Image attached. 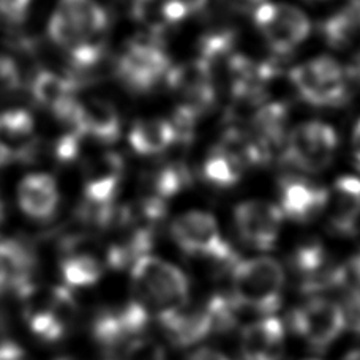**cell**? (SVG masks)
I'll use <instances>...</instances> for the list:
<instances>
[{
    "label": "cell",
    "instance_id": "484cf974",
    "mask_svg": "<svg viewBox=\"0 0 360 360\" xmlns=\"http://www.w3.org/2000/svg\"><path fill=\"white\" fill-rule=\"evenodd\" d=\"M204 308L209 314L212 332L224 333L228 330H233L236 327L242 307L237 304V300L231 292H217L207 300Z\"/></svg>",
    "mask_w": 360,
    "mask_h": 360
},
{
    "label": "cell",
    "instance_id": "2e32d148",
    "mask_svg": "<svg viewBox=\"0 0 360 360\" xmlns=\"http://www.w3.org/2000/svg\"><path fill=\"white\" fill-rule=\"evenodd\" d=\"M122 176H124V160L119 153L108 152L90 162L86 168V202L100 207L114 205Z\"/></svg>",
    "mask_w": 360,
    "mask_h": 360
},
{
    "label": "cell",
    "instance_id": "b9f144b4",
    "mask_svg": "<svg viewBox=\"0 0 360 360\" xmlns=\"http://www.w3.org/2000/svg\"><path fill=\"white\" fill-rule=\"evenodd\" d=\"M4 221V202L2 199H0V223Z\"/></svg>",
    "mask_w": 360,
    "mask_h": 360
},
{
    "label": "cell",
    "instance_id": "836d02e7",
    "mask_svg": "<svg viewBox=\"0 0 360 360\" xmlns=\"http://www.w3.org/2000/svg\"><path fill=\"white\" fill-rule=\"evenodd\" d=\"M81 134L68 131L67 134L57 141L56 144V155L60 162H72L79 153V144H81Z\"/></svg>",
    "mask_w": 360,
    "mask_h": 360
},
{
    "label": "cell",
    "instance_id": "ffe728a7",
    "mask_svg": "<svg viewBox=\"0 0 360 360\" xmlns=\"http://www.w3.org/2000/svg\"><path fill=\"white\" fill-rule=\"evenodd\" d=\"M82 130L100 143L112 144L120 136V117L117 109L103 98L81 101Z\"/></svg>",
    "mask_w": 360,
    "mask_h": 360
},
{
    "label": "cell",
    "instance_id": "7a4b0ae2",
    "mask_svg": "<svg viewBox=\"0 0 360 360\" xmlns=\"http://www.w3.org/2000/svg\"><path fill=\"white\" fill-rule=\"evenodd\" d=\"M233 297L242 308L270 314L281 305L285 270L278 261L267 256L237 259L231 267Z\"/></svg>",
    "mask_w": 360,
    "mask_h": 360
},
{
    "label": "cell",
    "instance_id": "ab89813d",
    "mask_svg": "<svg viewBox=\"0 0 360 360\" xmlns=\"http://www.w3.org/2000/svg\"><path fill=\"white\" fill-rule=\"evenodd\" d=\"M351 75H352V76H356L357 79H360V56L357 57L356 62L352 63V67H351Z\"/></svg>",
    "mask_w": 360,
    "mask_h": 360
},
{
    "label": "cell",
    "instance_id": "9a60e30c",
    "mask_svg": "<svg viewBox=\"0 0 360 360\" xmlns=\"http://www.w3.org/2000/svg\"><path fill=\"white\" fill-rule=\"evenodd\" d=\"M280 205L283 217L295 221H308L326 209L329 190L300 177L280 180Z\"/></svg>",
    "mask_w": 360,
    "mask_h": 360
},
{
    "label": "cell",
    "instance_id": "f35d334b",
    "mask_svg": "<svg viewBox=\"0 0 360 360\" xmlns=\"http://www.w3.org/2000/svg\"><path fill=\"white\" fill-rule=\"evenodd\" d=\"M346 269H348V274L354 276L356 281L359 283L357 286H360V253L352 256L351 261H349V266Z\"/></svg>",
    "mask_w": 360,
    "mask_h": 360
},
{
    "label": "cell",
    "instance_id": "8d00e7d4",
    "mask_svg": "<svg viewBox=\"0 0 360 360\" xmlns=\"http://www.w3.org/2000/svg\"><path fill=\"white\" fill-rule=\"evenodd\" d=\"M188 360H229V359L218 351L202 348V349H198L196 352H193V354L188 357Z\"/></svg>",
    "mask_w": 360,
    "mask_h": 360
},
{
    "label": "cell",
    "instance_id": "5bb4252c",
    "mask_svg": "<svg viewBox=\"0 0 360 360\" xmlns=\"http://www.w3.org/2000/svg\"><path fill=\"white\" fill-rule=\"evenodd\" d=\"M37 150L32 115L24 109L0 114V162H27Z\"/></svg>",
    "mask_w": 360,
    "mask_h": 360
},
{
    "label": "cell",
    "instance_id": "ba28073f",
    "mask_svg": "<svg viewBox=\"0 0 360 360\" xmlns=\"http://www.w3.org/2000/svg\"><path fill=\"white\" fill-rule=\"evenodd\" d=\"M255 24L266 38L270 49L278 56L292 53L311 32L308 16L289 4H259L255 11Z\"/></svg>",
    "mask_w": 360,
    "mask_h": 360
},
{
    "label": "cell",
    "instance_id": "52a82bcc",
    "mask_svg": "<svg viewBox=\"0 0 360 360\" xmlns=\"http://www.w3.org/2000/svg\"><path fill=\"white\" fill-rule=\"evenodd\" d=\"M291 82L302 98L313 106H340L348 96L342 65L326 56L295 67Z\"/></svg>",
    "mask_w": 360,
    "mask_h": 360
},
{
    "label": "cell",
    "instance_id": "6da1fadb",
    "mask_svg": "<svg viewBox=\"0 0 360 360\" xmlns=\"http://www.w3.org/2000/svg\"><path fill=\"white\" fill-rule=\"evenodd\" d=\"M134 299L160 324L174 316L188 305L190 283L186 275L157 256L147 255L131 267Z\"/></svg>",
    "mask_w": 360,
    "mask_h": 360
},
{
    "label": "cell",
    "instance_id": "7402d4cb",
    "mask_svg": "<svg viewBox=\"0 0 360 360\" xmlns=\"http://www.w3.org/2000/svg\"><path fill=\"white\" fill-rule=\"evenodd\" d=\"M76 82L53 72H40L32 82V94L44 108L57 112L62 106L75 100Z\"/></svg>",
    "mask_w": 360,
    "mask_h": 360
},
{
    "label": "cell",
    "instance_id": "3957f363",
    "mask_svg": "<svg viewBox=\"0 0 360 360\" xmlns=\"http://www.w3.org/2000/svg\"><path fill=\"white\" fill-rule=\"evenodd\" d=\"M108 13L95 0H59L48 30L57 46L72 53L82 44L105 41Z\"/></svg>",
    "mask_w": 360,
    "mask_h": 360
},
{
    "label": "cell",
    "instance_id": "7c38bea8",
    "mask_svg": "<svg viewBox=\"0 0 360 360\" xmlns=\"http://www.w3.org/2000/svg\"><path fill=\"white\" fill-rule=\"evenodd\" d=\"M205 0H130V15L152 35H162L171 25L201 10Z\"/></svg>",
    "mask_w": 360,
    "mask_h": 360
},
{
    "label": "cell",
    "instance_id": "7bdbcfd3",
    "mask_svg": "<svg viewBox=\"0 0 360 360\" xmlns=\"http://www.w3.org/2000/svg\"><path fill=\"white\" fill-rule=\"evenodd\" d=\"M252 2H261V0H252ZM262 4V2H261Z\"/></svg>",
    "mask_w": 360,
    "mask_h": 360
},
{
    "label": "cell",
    "instance_id": "ac0fdd59",
    "mask_svg": "<svg viewBox=\"0 0 360 360\" xmlns=\"http://www.w3.org/2000/svg\"><path fill=\"white\" fill-rule=\"evenodd\" d=\"M18 199L25 215L35 220H48L59 205V188L48 174H29L19 184Z\"/></svg>",
    "mask_w": 360,
    "mask_h": 360
},
{
    "label": "cell",
    "instance_id": "83f0119b",
    "mask_svg": "<svg viewBox=\"0 0 360 360\" xmlns=\"http://www.w3.org/2000/svg\"><path fill=\"white\" fill-rule=\"evenodd\" d=\"M329 262L330 261L327 258L323 243L318 240L300 243L291 255V266L294 272L300 276V280L316 274L318 270L329 264Z\"/></svg>",
    "mask_w": 360,
    "mask_h": 360
},
{
    "label": "cell",
    "instance_id": "cb8c5ba5",
    "mask_svg": "<svg viewBox=\"0 0 360 360\" xmlns=\"http://www.w3.org/2000/svg\"><path fill=\"white\" fill-rule=\"evenodd\" d=\"M191 182L188 168L182 163H168L152 172L149 177V191L147 196L157 198L168 202V199L179 195Z\"/></svg>",
    "mask_w": 360,
    "mask_h": 360
},
{
    "label": "cell",
    "instance_id": "f546056e",
    "mask_svg": "<svg viewBox=\"0 0 360 360\" xmlns=\"http://www.w3.org/2000/svg\"><path fill=\"white\" fill-rule=\"evenodd\" d=\"M340 308L343 311L345 329H349L354 335L360 337V286L346 285L343 288Z\"/></svg>",
    "mask_w": 360,
    "mask_h": 360
},
{
    "label": "cell",
    "instance_id": "4316f807",
    "mask_svg": "<svg viewBox=\"0 0 360 360\" xmlns=\"http://www.w3.org/2000/svg\"><path fill=\"white\" fill-rule=\"evenodd\" d=\"M236 44V34L233 29L220 27V29H212L207 34L201 37V40L198 43L199 48V59L205 60L214 67V63L224 57L233 56V48Z\"/></svg>",
    "mask_w": 360,
    "mask_h": 360
},
{
    "label": "cell",
    "instance_id": "5b68a950",
    "mask_svg": "<svg viewBox=\"0 0 360 360\" xmlns=\"http://www.w3.org/2000/svg\"><path fill=\"white\" fill-rule=\"evenodd\" d=\"M171 236L188 256L210 259L229 269L239 259L207 212L191 210L179 215L171 224Z\"/></svg>",
    "mask_w": 360,
    "mask_h": 360
},
{
    "label": "cell",
    "instance_id": "ee69618b",
    "mask_svg": "<svg viewBox=\"0 0 360 360\" xmlns=\"http://www.w3.org/2000/svg\"><path fill=\"white\" fill-rule=\"evenodd\" d=\"M313 360H316V359H313Z\"/></svg>",
    "mask_w": 360,
    "mask_h": 360
},
{
    "label": "cell",
    "instance_id": "30bf717a",
    "mask_svg": "<svg viewBox=\"0 0 360 360\" xmlns=\"http://www.w3.org/2000/svg\"><path fill=\"white\" fill-rule=\"evenodd\" d=\"M166 82L179 96V106L190 109L199 117L217 100L214 70L210 63L199 57L171 67L166 75Z\"/></svg>",
    "mask_w": 360,
    "mask_h": 360
},
{
    "label": "cell",
    "instance_id": "60d3db41",
    "mask_svg": "<svg viewBox=\"0 0 360 360\" xmlns=\"http://www.w3.org/2000/svg\"><path fill=\"white\" fill-rule=\"evenodd\" d=\"M343 360H360V349H357V351H352V352H349L348 356H346Z\"/></svg>",
    "mask_w": 360,
    "mask_h": 360
},
{
    "label": "cell",
    "instance_id": "d6986e66",
    "mask_svg": "<svg viewBox=\"0 0 360 360\" xmlns=\"http://www.w3.org/2000/svg\"><path fill=\"white\" fill-rule=\"evenodd\" d=\"M163 330L169 342L177 348H188V346L202 342L212 333V324L205 308H184L174 316L162 324Z\"/></svg>",
    "mask_w": 360,
    "mask_h": 360
},
{
    "label": "cell",
    "instance_id": "9c48e42d",
    "mask_svg": "<svg viewBox=\"0 0 360 360\" xmlns=\"http://www.w3.org/2000/svg\"><path fill=\"white\" fill-rule=\"evenodd\" d=\"M294 333L311 346L314 351H324L345 330L343 311L337 302L326 297H313L291 313Z\"/></svg>",
    "mask_w": 360,
    "mask_h": 360
},
{
    "label": "cell",
    "instance_id": "d6a6232c",
    "mask_svg": "<svg viewBox=\"0 0 360 360\" xmlns=\"http://www.w3.org/2000/svg\"><path fill=\"white\" fill-rule=\"evenodd\" d=\"M21 84L16 63L8 57H0V95L13 92Z\"/></svg>",
    "mask_w": 360,
    "mask_h": 360
},
{
    "label": "cell",
    "instance_id": "277c9868",
    "mask_svg": "<svg viewBox=\"0 0 360 360\" xmlns=\"http://www.w3.org/2000/svg\"><path fill=\"white\" fill-rule=\"evenodd\" d=\"M171 60L163 48L162 38L147 32L128 41L117 59L119 79L133 92H149L160 81L166 79Z\"/></svg>",
    "mask_w": 360,
    "mask_h": 360
},
{
    "label": "cell",
    "instance_id": "8992f818",
    "mask_svg": "<svg viewBox=\"0 0 360 360\" xmlns=\"http://www.w3.org/2000/svg\"><path fill=\"white\" fill-rule=\"evenodd\" d=\"M338 136L324 122H305L288 134L283 144V158L288 165L305 172H318L330 165L337 150Z\"/></svg>",
    "mask_w": 360,
    "mask_h": 360
},
{
    "label": "cell",
    "instance_id": "4dcf8cb0",
    "mask_svg": "<svg viewBox=\"0 0 360 360\" xmlns=\"http://www.w3.org/2000/svg\"><path fill=\"white\" fill-rule=\"evenodd\" d=\"M124 360H166V354L160 343L138 337L125 346Z\"/></svg>",
    "mask_w": 360,
    "mask_h": 360
},
{
    "label": "cell",
    "instance_id": "4fadbf2b",
    "mask_svg": "<svg viewBox=\"0 0 360 360\" xmlns=\"http://www.w3.org/2000/svg\"><path fill=\"white\" fill-rule=\"evenodd\" d=\"M329 228L340 236H352L360 221V179L338 177L329 190L326 209Z\"/></svg>",
    "mask_w": 360,
    "mask_h": 360
},
{
    "label": "cell",
    "instance_id": "d590c367",
    "mask_svg": "<svg viewBox=\"0 0 360 360\" xmlns=\"http://www.w3.org/2000/svg\"><path fill=\"white\" fill-rule=\"evenodd\" d=\"M24 349L15 342L2 340L0 342V360H24Z\"/></svg>",
    "mask_w": 360,
    "mask_h": 360
},
{
    "label": "cell",
    "instance_id": "8fae6325",
    "mask_svg": "<svg viewBox=\"0 0 360 360\" xmlns=\"http://www.w3.org/2000/svg\"><path fill=\"white\" fill-rule=\"evenodd\" d=\"M234 220L237 231L248 245L258 250H270L280 236L283 214L278 205L252 199L237 204Z\"/></svg>",
    "mask_w": 360,
    "mask_h": 360
},
{
    "label": "cell",
    "instance_id": "44dd1931",
    "mask_svg": "<svg viewBox=\"0 0 360 360\" xmlns=\"http://www.w3.org/2000/svg\"><path fill=\"white\" fill-rule=\"evenodd\" d=\"M130 146L139 155H157L176 143L174 130L166 119L138 120L130 131Z\"/></svg>",
    "mask_w": 360,
    "mask_h": 360
},
{
    "label": "cell",
    "instance_id": "f1b7e54d",
    "mask_svg": "<svg viewBox=\"0 0 360 360\" xmlns=\"http://www.w3.org/2000/svg\"><path fill=\"white\" fill-rule=\"evenodd\" d=\"M360 24L356 16L349 11L348 6L345 10L338 11L337 15L330 16L323 24V34L326 41L333 48H345L356 37Z\"/></svg>",
    "mask_w": 360,
    "mask_h": 360
},
{
    "label": "cell",
    "instance_id": "603a6c76",
    "mask_svg": "<svg viewBox=\"0 0 360 360\" xmlns=\"http://www.w3.org/2000/svg\"><path fill=\"white\" fill-rule=\"evenodd\" d=\"M202 172L207 182L228 188V186L236 185L242 179L243 163L233 152H229L223 146L218 144L209 152L207 158H205Z\"/></svg>",
    "mask_w": 360,
    "mask_h": 360
},
{
    "label": "cell",
    "instance_id": "1f68e13d",
    "mask_svg": "<svg viewBox=\"0 0 360 360\" xmlns=\"http://www.w3.org/2000/svg\"><path fill=\"white\" fill-rule=\"evenodd\" d=\"M13 240H0V294L11 291Z\"/></svg>",
    "mask_w": 360,
    "mask_h": 360
},
{
    "label": "cell",
    "instance_id": "74e56055",
    "mask_svg": "<svg viewBox=\"0 0 360 360\" xmlns=\"http://www.w3.org/2000/svg\"><path fill=\"white\" fill-rule=\"evenodd\" d=\"M352 158H354V163L360 169V120L354 128V133H352Z\"/></svg>",
    "mask_w": 360,
    "mask_h": 360
},
{
    "label": "cell",
    "instance_id": "e0dca14e",
    "mask_svg": "<svg viewBox=\"0 0 360 360\" xmlns=\"http://www.w3.org/2000/svg\"><path fill=\"white\" fill-rule=\"evenodd\" d=\"M285 349V327L274 316L247 326L240 338L242 360H281Z\"/></svg>",
    "mask_w": 360,
    "mask_h": 360
},
{
    "label": "cell",
    "instance_id": "e575fe53",
    "mask_svg": "<svg viewBox=\"0 0 360 360\" xmlns=\"http://www.w3.org/2000/svg\"><path fill=\"white\" fill-rule=\"evenodd\" d=\"M32 0H0V13L11 21H22Z\"/></svg>",
    "mask_w": 360,
    "mask_h": 360
},
{
    "label": "cell",
    "instance_id": "d4e9b609",
    "mask_svg": "<svg viewBox=\"0 0 360 360\" xmlns=\"http://www.w3.org/2000/svg\"><path fill=\"white\" fill-rule=\"evenodd\" d=\"M63 281L73 288H89L100 281L103 275L101 262L90 255H73L63 259Z\"/></svg>",
    "mask_w": 360,
    "mask_h": 360
}]
</instances>
